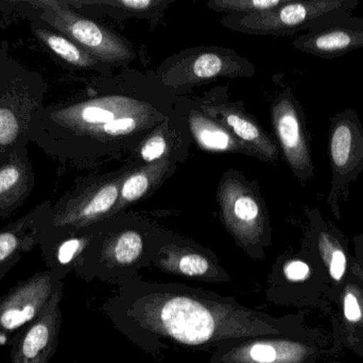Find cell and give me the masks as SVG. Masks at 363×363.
Instances as JSON below:
<instances>
[{"mask_svg":"<svg viewBox=\"0 0 363 363\" xmlns=\"http://www.w3.org/2000/svg\"><path fill=\"white\" fill-rule=\"evenodd\" d=\"M162 272L205 283H228L232 277L218 264L217 258L196 247L169 243L162 245L153 259Z\"/></svg>","mask_w":363,"mask_h":363,"instance_id":"obj_19","label":"cell"},{"mask_svg":"<svg viewBox=\"0 0 363 363\" xmlns=\"http://www.w3.org/2000/svg\"><path fill=\"white\" fill-rule=\"evenodd\" d=\"M358 0H285L281 6L253 14H228L225 27L257 36H292L311 32L337 19L353 14Z\"/></svg>","mask_w":363,"mask_h":363,"instance_id":"obj_6","label":"cell"},{"mask_svg":"<svg viewBox=\"0 0 363 363\" xmlns=\"http://www.w3.org/2000/svg\"><path fill=\"white\" fill-rule=\"evenodd\" d=\"M0 11L28 21H40L74 40L104 65H123L135 58L121 36L81 14L66 0H16L0 2Z\"/></svg>","mask_w":363,"mask_h":363,"instance_id":"obj_4","label":"cell"},{"mask_svg":"<svg viewBox=\"0 0 363 363\" xmlns=\"http://www.w3.org/2000/svg\"><path fill=\"white\" fill-rule=\"evenodd\" d=\"M222 223L235 242L253 259H264L271 227L264 204L242 181L223 178L218 189Z\"/></svg>","mask_w":363,"mask_h":363,"instance_id":"obj_7","label":"cell"},{"mask_svg":"<svg viewBox=\"0 0 363 363\" xmlns=\"http://www.w3.org/2000/svg\"><path fill=\"white\" fill-rule=\"evenodd\" d=\"M35 187V173L23 149L0 166V220L12 217L31 195Z\"/></svg>","mask_w":363,"mask_h":363,"instance_id":"obj_22","label":"cell"},{"mask_svg":"<svg viewBox=\"0 0 363 363\" xmlns=\"http://www.w3.org/2000/svg\"><path fill=\"white\" fill-rule=\"evenodd\" d=\"M102 305L114 327L149 355L170 345L213 352L223 345L308 330L305 313L274 318L213 292L181 283H155L138 275L118 279Z\"/></svg>","mask_w":363,"mask_h":363,"instance_id":"obj_1","label":"cell"},{"mask_svg":"<svg viewBox=\"0 0 363 363\" xmlns=\"http://www.w3.org/2000/svg\"><path fill=\"white\" fill-rule=\"evenodd\" d=\"M354 257L357 262L358 268L363 274V232L353 238Z\"/></svg>","mask_w":363,"mask_h":363,"instance_id":"obj_29","label":"cell"},{"mask_svg":"<svg viewBox=\"0 0 363 363\" xmlns=\"http://www.w3.org/2000/svg\"><path fill=\"white\" fill-rule=\"evenodd\" d=\"M332 336L309 327L300 334L266 336L223 345L211 363H343Z\"/></svg>","mask_w":363,"mask_h":363,"instance_id":"obj_5","label":"cell"},{"mask_svg":"<svg viewBox=\"0 0 363 363\" xmlns=\"http://www.w3.org/2000/svg\"><path fill=\"white\" fill-rule=\"evenodd\" d=\"M172 160L164 159L153 163L144 164L134 172L125 175L119 190V198L113 215L131 206L138 200L157 189L170 172Z\"/></svg>","mask_w":363,"mask_h":363,"instance_id":"obj_25","label":"cell"},{"mask_svg":"<svg viewBox=\"0 0 363 363\" xmlns=\"http://www.w3.org/2000/svg\"><path fill=\"white\" fill-rule=\"evenodd\" d=\"M165 123L155 128L140 146L138 157L145 164L153 163L164 159H169L172 144L166 131Z\"/></svg>","mask_w":363,"mask_h":363,"instance_id":"obj_27","label":"cell"},{"mask_svg":"<svg viewBox=\"0 0 363 363\" xmlns=\"http://www.w3.org/2000/svg\"><path fill=\"white\" fill-rule=\"evenodd\" d=\"M29 23L32 36L62 63L78 70H100L106 66L74 40L47 23L34 19Z\"/></svg>","mask_w":363,"mask_h":363,"instance_id":"obj_23","label":"cell"},{"mask_svg":"<svg viewBox=\"0 0 363 363\" xmlns=\"http://www.w3.org/2000/svg\"><path fill=\"white\" fill-rule=\"evenodd\" d=\"M47 83L0 46V166L31 143L33 117L45 107Z\"/></svg>","mask_w":363,"mask_h":363,"instance_id":"obj_3","label":"cell"},{"mask_svg":"<svg viewBox=\"0 0 363 363\" xmlns=\"http://www.w3.org/2000/svg\"><path fill=\"white\" fill-rule=\"evenodd\" d=\"M308 229L304 242L325 268L330 281V305L336 302L337 294L347 273L357 266L350 251L349 241L343 232L332 222L326 221L318 208L306 210Z\"/></svg>","mask_w":363,"mask_h":363,"instance_id":"obj_14","label":"cell"},{"mask_svg":"<svg viewBox=\"0 0 363 363\" xmlns=\"http://www.w3.org/2000/svg\"><path fill=\"white\" fill-rule=\"evenodd\" d=\"M294 48L323 59H335L363 48V17L350 14L296 36Z\"/></svg>","mask_w":363,"mask_h":363,"instance_id":"obj_17","label":"cell"},{"mask_svg":"<svg viewBox=\"0 0 363 363\" xmlns=\"http://www.w3.org/2000/svg\"><path fill=\"white\" fill-rule=\"evenodd\" d=\"M63 289L60 290L48 309L38 320L26 326L11 343V362L49 363L57 353L61 332L60 303Z\"/></svg>","mask_w":363,"mask_h":363,"instance_id":"obj_16","label":"cell"},{"mask_svg":"<svg viewBox=\"0 0 363 363\" xmlns=\"http://www.w3.org/2000/svg\"><path fill=\"white\" fill-rule=\"evenodd\" d=\"M273 128L294 176L307 183L315 177L304 112L291 92L281 93L271 108Z\"/></svg>","mask_w":363,"mask_h":363,"instance_id":"obj_13","label":"cell"},{"mask_svg":"<svg viewBox=\"0 0 363 363\" xmlns=\"http://www.w3.org/2000/svg\"><path fill=\"white\" fill-rule=\"evenodd\" d=\"M123 178L91 181L76 188L52 204L44 227L79 230L112 217Z\"/></svg>","mask_w":363,"mask_h":363,"instance_id":"obj_11","label":"cell"},{"mask_svg":"<svg viewBox=\"0 0 363 363\" xmlns=\"http://www.w3.org/2000/svg\"><path fill=\"white\" fill-rule=\"evenodd\" d=\"M188 124L192 138L203 151L216 153H243L254 157V153L226 128L205 117L202 112L192 111L188 117Z\"/></svg>","mask_w":363,"mask_h":363,"instance_id":"obj_24","label":"cell"},{"mask_svg":"<svg viewBox=\"0 0 363 363\" xmlns=\"http://www.w3.org/2000/svg\"><path fill=\"white\" fill-rule=\"evenodd\" d=\"M335 305L338 313L330 315L335 347L363 358V274L358 266L347 273Z\"/></svg>","mask_w":363,"mask_h":363,"instance_id":"obj_15","label":"cell"},{"mask_svg":"<svg viewBox=\"0 0 363 363\" xmlns=\"http://www.w3.org/2000/svg\"><path fill=\"white\" fill-rule=\"evenodd\" d=\"M328 158L332 183L328 204L340 221L341 207L349 200L352 183L363 173V125L354 109H345L330 119Z\"/></svg>","mask_w":363,"mask_h":363,"instance_id":"obj_8","label":"cell"},{"mask_svg":"<svg viewBox=\"0 0 363 363\" xmlns=\"http://www.w3.org/2000/svg\"><path fill=\"white\" fill-rule=\"evenodd\" d=\"M53 202L45 200L23 217L0 228V268L18 262L23 254L40 244V232Z\"/></svg>","mask_w":363,"mask_h":363,"instance_id":"obj_21","label":"cell"},{"mask_svg":"<svg viewBox=\"0 0 363 363\" xmlns=\"http://www.w3.org/2000/svg\"><path fill=\"white\" fill-rule=\"evenodd\" d=\"M205 117L223 126L247 147L254 157L264 162H277L279 149L272 138L243 111L233 104H201Z\"/></svg>","mask_w":363,"mask_h":363,"instance_id":"obj_20","label":"cell"},{"mask_svg":"<svg viewBox=\"0 0 363 363\" xmlns=\"http://www.w3.org/2000/svg\"><path fill=\"white\" fill-rule=\"evenodd\" d=\"M273 286L281 304L301 309L330 310V281L319 258L302 244L296 255L279 259L273 266Z\"/></svg>","mask_w":363,"mask_h":363,"instance_id":"obj_9","label":"cell"},{"mask_svg":"<svg viewBox=\"0 0 363 363\" xmlns=\"http://www.w3.org/2000/svg\"><path fill=\"white\" fill-rule=\"evenodd\" d=\"M16 264V262H11V264H6V266H1L0 268V281L6 276V273L13 268V266Z\"/></svg>","mask_w":363,"mask_h":363,"instance_id":"obj_30","label":"cell"},{"mask_svg":"<svg viewBox=\"0 0 363 363\" xmlns=\"http://www.w3.org/2000/svg\"><path fill=\"white\" fill-rule=\"evenodd\" d=\"M165 113L125 95H102L57 102L33 117L31 142L61 162L87 164L110 144L138 136L164 123Z\"/></svg>","mask_w":363,"mask_h":363,"instance_id":"obj_2","label":"cell"},{"mask_svg":"<svg viewBox=\"0 0 363 363\" xmlns=\"http://www.w3.org/2000/svg\"><path fill=\"white\" fill-rule=\"evenodd\" d=\"M63 281L46 270L13 286L0 298V347L11 345L15 337L44 315Z\"/></svg>","mask_w":363,"mask_h":363,"instance_id":"obj_10","label":"cell"},{"mask_svg":"<svg viewBox=\"0 0 363 363\" xmlns=\"http://www.w3.org/2000/svg\"><path fill=\"white\" fill-rule=\"evenodd\" d=\"M191 51L178 55L162 66L160 76L164 85L172 87H194L216 79L253 74V65L234 51L222 48Z\"/></svg>","mask_w":363,"mask_h":363,"instance_id":"obj_12","label":"cell"},{"mask_svg":"<svg viewBox=\"0 0 363 363\" xmlns=\"http://www.w3.org/2000/svg\"><path fill=\"white\" fill-rule=\"evenodd\" d=\"M96 226V225H95ZM99 237L94 226L83 229H53L43 227L40 246L47 270L59 281L74 272L94 241Z\"/></svg>","mask_w":363,"mask_h":363,"instance_id":"obj_18","label":"cell"},{"mask_svg":"<svg viewBox=\"0 0 363 363\" xmlns=\"http://www.w3.org/2000/svg\"><path fill=\"white\" fill-rule=\"evenodd\" d=\"M284 2L285 0H211L207 2V6L216 12L253 14L273 10Z\"/></svg>","mask_w":363,"mask_h":363,"instance_id":"obj_28","label":"cell"},{"mask_svg":"<svg viewBox=\"0 0 363 363\" xmlns=\"http://www.w3.org/2000/svg\"><path fill=\"white\" fill-rule=\"evenodd\" d=\"M74 10L91 11V12L106 13L123 17L157 16L165 10L169 1L162 0H86V1H70L66 0Z\"/></svg>","mask_w":363,"mask_h":363,"instance_id":"obj_26","label":"cell"}]
</instances>
